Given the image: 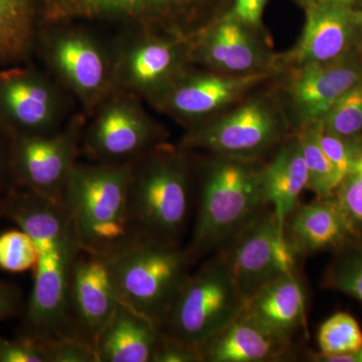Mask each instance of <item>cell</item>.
<instances>
[{"mask_svg": "<svg viewBox=\"0 0 362 362\" xmlns=\"http://www.w3.org/2000/svg\"><path fill=\"white\" fill-rule=\"evenodd\" d=\"M0 221H11L25 230L37 249L32 294L18 334L49 345L74 339L69 324V289L83 247L65 204L11 187L0 197Z\"/></svg>", "mask_w": 362, "mask_h": 362, "instance_id": "obj_1", "label": "cell"}, {"mask_svg": "<svg viewBox=\"0 0 362 362\" xmlns=\"http://www.w3.org/2000/svg\"><path fill=\"white\" fill-rule=\"evenodd\" d=\"M206 156L202 161H192L197 181V213L185 247L192 266L223 251L270 206L262 182L263 161Z\"/></svg>", "mask_w": 362, "mask_h": 362, "instance_id": "obj_2", "label": "cell"}, {"mask_svg": "<svg viewBox=\"0 0 362 362\" xmlns=\"http://www.w3.org/2000/svg\"><path fill=\"white\" fill-rule=\"evenodd\" d=\"M129 211L139 240L181 246L192 218V153L166 142L130 162Z\"/></svg>", "mask_w": 362, "mask_h": 362, "instance_id": "obj_3", "label": "cell"}, {"mask_svg": "<svg viewBox=\"0 0 362 362\" xmlns=\"http://www.w3.org/2000/svg\"><path fill=\"white\" fill-rule=\"evenodd\" d=\"M130 163L78 161L63 204L85 251L112 257L139 240L129 211Z\"/></svg>", "mask_w": 362, "mask_h": 362, "instance_id": "obj_4", "label": "cell"}, {"mask_svg": "<svg viewBox=\"0 0 362 362\" xmlns=\"http://www.w3.org/2000/svg\"><path fill=\"white\" fill-rule=\"evenodd\" d=\"M84 21L39 23L35 52L88 117L114 88L111 39Z\"/></svg>", "mask_w": 362, "mask_h": 362, "instance_id": "obj_5", "label": "cell"}, {"mask_svg": "<svg viewBox=\"0 0 362 362\" xmlns=\"http://www.w3.org/2000/svg\"><path fill=\"white\" fill-rule=\"evenodd\" d=\"M216 0H39V23L84 21L188 40L216 18Z\"/></svg>", "mask_w": 362, "mask_h": 362, "instance_id": "obj_6", "label": "cell"}, {"mask_svg": "<svg viewBox=\"0 0 362 362\" xmlns=\"http://www.w3.org/2000/svg\"><path fill=\"white\" fill-rule=\"evenodd\" d=\"M181 286L162 331L199 347L223 329L247 306V299L221 252L202 259Z\"/></svg>", "mask_w": 362, "mask_h": 362, "instance_id": "obj_7", "label": "cell"}, {"mask_svg": "<svg viewBox=\"0 0 362 362\" xmlns=\"http://www.w3.org/2000/svg\"><path fill=\"white\" fill-rule=\"evenodd\" d=\"M121 303L160 326L192 264L185 247L137 240L111 257Z\"/></svg>", "mask_w": 362, "mask_h": 362, "instance_id": "obj_8", "label": "cell"}, {"mask_svg": "<svg viewBox=\"0 0 362 362\" xmlns=\"http://www.w3.org/2000/svg\"><path fill=\"white\" fill-rule=\"evenodd\" d=\"M87 121L84 112L76 111L56 132L6 135L13 187L63 202L71 171L82 156Z\"/></svg>", "mask_w": 362, "mask_h": 362, "instance_id": "obj_9", "label": "cell"}, {"mask_svg": "<svg viewBox=\"0 0 362 362\" xmlns=\"http://www.w3.org/2000/svg\"><path fill=\"white\" fill-rule=\"evenodd\" d=\"M114 87L152 105L188 69V40L147 32L119 30L111 39Z\"/></svg>", "mask_w": 362, "mask_h": 362, "instance_id": "obj_10", "label": "cell"}, {"mask_svg": "<svg viewBox=\"0 0 362 362\" xmlns=\"http://www.w3.org/2000/svg\"><path fill=\"white\" fill-rule=\"evenodd\" d=\"M165 140L143 100L114 87L88 117L82 156L89 161L130 163Z\"/></svg>", "mask_w": 362, "mask_h": 362, "instance_id": "obj_11", "label": "cell"}, {"mask_svg": "<svg viewBox=\"0 0 362 362\" xmlns=\"http://www.w3.org/2000/svg\"><path fill=\"white\" fill-rule=\"evenodd\" d=\"M76 104L47 71L30 65L0 71V129L6 135L56 132L75 113Z\"/></svg>", "mask_w": 362, "mask_h": 362, "instance_id": "obj_12", "label": "cell"}, {"mask_svg": "<svg viewBox=\"0 0 362 362\" xmlns=\"http://www.w3.org/2000/svg\"><path fill=\"white\" fill-rule=\"evenodd\" d=\"M285 133L283 117L273 104L255 99L228 115L188 129L180 146L187 151L262 161L284 142Z\"/></svg>", "mask_w": 362, "mask_h": 362, "instance_id": "obj_13", "label": "cell"}, {"mask_svg": "<svg viewBox=\"0 0 362 362\" xmlns=\"http://www.w3.org/2000/svg\"><path fill=\"white\" fill-rule=\"evenodd\" d=\"M218 252L247 301L273 279L299 269L302 259L286 239L284 226L271 206Z\"/></svg>", "mask_w": 362, "mask_h": 362, "instance_id": "obj_14", "label": "cell"}, {"mask_svg": "<svg viewBox=\"0 0 362 362\" xmlns=\"http://www.w3.org/2000/svg\"><path fill=\"white\" fill-rule=\"evenodd\" d=\"M119 304L111 257L82 250L74 266L69 289L71 337L96 352L98 339Z\"/></svg>", "mask_w": 362, "mask_h": 362, "instance_id": "obj_15", "label": "cell"}, {"mask_svg": "<svg viewBox=\"0 0 362 362\" xmlns=\"http://www.w3.org/2000/svg\"><path fill=\"white\" fill-rule=\"evenodd\" d=\"M188 69L151 105L188 129L214 118L221 109L268 77L267 71L247 75H225Z\"/></svg>", "mask_w": 362, "mask_h": 362, "instance_id": "obj_16", "label": "cell"}, {"mask_svg": "<svg viewBox=\"0 0 362 362\" xmlns=\"http://www.w3.org/2000/svg\"><path fill=\"white\" fill-rule=\"evenodd\" d=\"M252 30L232 13L216 16L188 39L190 61L225 75L266 71L270 59Z\"/></svg>", "mask_w": 362, "mask_h": 362, "instance_id": "obj_17", "label": "cell"}, {"mask_svg": "<svg viewBox=\"0 0 362 362\" xmlns=\"http://www.w3.org/2000/svg\"><path fill=\"white\" fill-rule=\"evenodd\" d=\"M357 30L354 7L317 0L307 6L306 21L297 45L278 61L297 69L341 59L354 44Z\"/></svg>", "mask_w": 362, "mask_h": 362, "instance_id": "obj_18", "label": "cell"}, {"mask_svg": "<svg viewBox=\"0 0 362 362\" xmlns=\"http://www.w3.org/2000/svg\"><path fill=\"white\" fill-rule=\"evenodd\" d=\"M343 58L300 66L290 78L288 98L300 129L315 125L343 94L362 80L361 64Z\"/></svg>", "mask_w": 362, "mask_h": 362, "instance_id": "obj_19", "label": "cell"}, {"mask_svg": "<svg viewBox=\"0 0 362 362\" xmlns=\"http://www.w3.org/2000/svg\"><path fill=\"white\" fill-rule=\"evenodd\" d=\"M199 349L202 362L285 361L295 352L294 340L269 329L246 310Z\"/></svg>", "mask_w": 362, "mask_h": 362, "instance_id": "obj_20", "label": "cell"}, {"mask_svg": "<svg viewBox=\"0 0 362 362\" xmlns=\"http://www.w3.org/2000/svg\"><path fill=\"white\" fill-rule=\"evenodd\" d=\"M286 239L302 259L339 251L357 239L334 194L299 204L284 223Z\"/></svg>", "mask_w": 362, "mask_h": 362, "instance_id": "obj_21", "label": "cell"}, {"mask_svg": "<svg viewBox=\"0 0 362 362\" xmlns=\"http://www.w3.org/2000/svg\"><path fill=\"white\" fill-rule=\"evenodd\" d=\"M247 313L267 328L294 340L307 327V292L300 268L278 276L247 302Z\"/></svg>", "mask_w": 362, "mask_h": 362, "instance_id": "obj_22", "label": "cell"}, {"mask_svg": "<svg viewBox=\"0 0 362 362\" xmlns=\"http://www.w3.org/2000/svg\"><path fill=\"white\" fill-rule=\"evenodd\" d=\"M162 335L158 324L120 302L98 339V362H153Z\"/></svg>", "mask_w": 362, "mask_h": 362, "instance_id": "obj_23", "label": "cell"}, {"mask_svg": "<svg viewBox=\"0 0 362 362\" xmlns=\"http://www.w3.org/2000/svg\"><path fill=\"white\" fill-rule=\"evenodd\" d=\"M264 194L284 226L287 216L299 204L300 195L308 188V173L297 135L276 150L262 170Z\"/></svg>", "mask_w": 362, "mask_h": 362, "instance_id": "obj_24", "label": "cell"}, {"mask_svg": "<svg viewBox=\"0 0 362 362\" xmlns=\"http://www.w3.org/2000/svg\"><path fill=\"white\" fill-rule=\"evenodd\" d=\"M39 20V0H0V66L30 61Z\"/></svg>", "mask_w": 362, "mask_h": 362, "instance_id": "obj_25", "label": "cell"}, {"mask_svg": "<svg viewBox=\"0 0 362 362\" xmlns=\"http://www.w3.org/2000/svg\"><path fill=\"white\" fill-rule=\"evenodd\" d=\"M318 354H311L312 361L322 362L328 357L342 356L358 349L362 345L361 325L354 316L338 312L326 319L317 333Z\"/></svg>", "mask_w": 362, "mask_h": 362, "instance_id": "obj_26", "label": "cell"}, {"mask_svg": "<svg viewBox=\"0 0 362 362\" xmlns=\"http://www.w3.org/2000/svg\"><path fill=\"white\" fill-rule=\"evenodd\" d=\"M324 287L344 293L362 303V242H350L337 252L323 276Z\"/></svg>", "mask_w": 362, "mask_h": 362, "instance_id": "obj_27", "label": "cell"}, {"mask_svg": "<svg viewBox=\"0 0 362 362\" xmlns=\"http://www.w3.org/2000/svg\"><path fill=\"white\" fill-rule=\"evenodd\" d=\"M297 137L301 144L308 173V189L312 190L317 197L334 194L340 181L332 163L317 142L313 126L300 129Z\"/></svg>", "mask_w": 362, "mask_h": 362, "instance_id": "obj_28", "label": "cell"}, {"mask_svg": "<svg viewBox=\"0 0 362 362\" xmlns=\"http://www.w3.org/2000/svg\"><path fill=\"white\" fill-rule=\"evenodd\" d=\"M316 124L340 137L356 138L362 130V80L343 94Z\"/></svg>", "mask_w": 362, "mask_h": 362, "instance_id": "obj_29", "label": "cell"}, {"mask_svg": "<svg viewBox=\"0 0 362 362\" xmlns=\"http://www.w3.org/2000/svg\"><path fill=\"white\" fill-rule=\"evenodd\" d=\"M37 263V249L32 238L21 230L13 228L0 233V269L8 273L33 271Z\"/></svg>", "mask_w": 362, "mask_h": 362, "instance_id": "obj_30", "label": "cell"}, {"mask_svg": "<svg viewBox=\"0 0 362 362\" xmlns=\"http://www.w3.org/2000/svg\"><path fill=\"white\" fill-rule=\"evenodd\" d=\"M335 199L357 238L362 237V142L349 173L340 183Z\"/></svg>", "mask_w": 362, "mask_h": 362, "instance_id": "obj_31", "label": "cell"}, {"mask_svg": "<svg viewBox=\"0 0 362 362\" xmlns=\"http://www.w3.org/2000/svg\"><path fill=\"white\" fill-rule=\"evenodd\" d=\"M313 127L319 146L332 163L338 180L341 183L351 168L361 141H354L352 140L354 138H344L332 134L322 129L319 124H315Z\"/></svg>", "mask_w": 362, "mask_h": 362, "instance_id": "obj_32", "label": "cell"}, {"mask_svg": "<svg viewBox=\"0 0 362 362\" xmlns=\"http://www.w3.org/2000/svg\"><path fill=\"white\" fill-rule=\"evenodd\" d=\"M0 362H54V344L21 334L14 339L0 337Z\"/></svg>", "mask_w": 362, "mask_h": 362, "instance_id": "obj_33", "label": "cell"}, {"mask_svg": "<svg viewBox=\"0 0 362 362\" xmlns=\"http://www.w3.org/2000/svg\"><path fill=\"white\" fill-rule=\"evenodd\" d=\"M153 362H202L199 347L162 335Z\"/></svg>", "mask_w": 362, "mask_h": 362, "instance_id": "obj_34", "label": "cell"}, {"mask_svg": "<svg viewBox=\"0 0 362 362\" xmlns=\"http://www.w3.org/2000/svg\"><path fill=\"white\" fill-rule=\"evenodd\" d=\"M25 307L21 290L16 285L0 281V321L20 315Z\"/></svg>", "mask_w": 362, "mask_h": 362, "instance_id": "obj_35", "label": "cell"}, {"mask_svg": "<svg viewBox=\"0 0 362 362\" xmlns=\"http://www.w3.org/2000/svg\"><path fill=\"white\" fill-rule=\"evenodd\" d=\"M268 0H235L232 13L235 18L252 30L261 28L264 7Z\"/></svg>", "mask_w": 362, "mask_h": 362, "instance_id": "obj_36", "label": "cell"}, {"mask_svg": "<svg viewBox=\"0 0 362 362\" xmlns=\"http://www.w3.org/2000/svg\"><path fill=\"white\" fill-rule=\"evenodd\" d=\"M13 187L8 163V139L0 129V194Z\"/></svg>", "mask_w": 362, "mask_h": 362, "instance_id": "obj_37", "label": "cell"}, {"mask_svg": "<svg viewBox=\"0 0 362 362\" xmlns=\"http://www.w3.org/2000/svg\"><path fill=\"white\" fill-rule=\"evenodd\" d=\"M322 362H362V345L358 349L342 356L328 357Z\"/></svg>", "mask_w": 362, "mask_h": 362, "instance_id": "obj_38", "label": "cell"}, {"mask_svg": "<svg viewBox=\"0 0 362 362\" xmlns=\"http://www.w3.org/2000/svg\"><path fill=\"white\" fill-rule=\"evenodd\" d=\"M331 1L337 2V4H343V6L354 7V4H356L359 0H331Z\"/></svg>", "mask_w": 362, "mask_h": 362, "instance_id": "obj_39", "label": "cell"}, {"mask_svg": "<svg viewBox=\"0 0 362 362\" xmlns=\"http://www.w3.org/2000/svg\"><path fill=\"white\" fill-rule=\"evenodd\" d=\"M357 23H358V28L362 32V11H356Z\"/></svg>", "mask_w": 362, "mask_h": 362, "instance_id": "obj_40", "label": "cell"}, {"mask_svg": "<svg viewBox=\"0 0 362 362\" xmlns=\"http://www.w3.org/2000/svg\"><path fill=\"white\" fill-rule=\"evenodd\" d=\"M302 2L305 4V6H311V4H315L317 0H301Z\"/></svg>", "mask_w": 362, "mask_h": 362, "instance_id": "obj_41", "label": "cell"}]
</instances>
